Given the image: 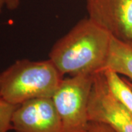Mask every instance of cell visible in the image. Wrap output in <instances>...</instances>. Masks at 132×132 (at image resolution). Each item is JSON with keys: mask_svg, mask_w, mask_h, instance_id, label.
<instances>
[{"mask_svg": "<svg viewBox=\"0 0 132 132\" xmlns=\"http://www.w3.org/2000/svg\"><path fill=\"white\" fill-rule=\"evenodd\" d=\"M5 6V1L4 0H0V14L2 11V9H3V7Z\"/></svg>", "mask_w": 132, "mask_h": 132, "instance_id": "obj_12", "label": "cell"}, {"mask_svg": "<svg viewBox=\"0 0 132 132\" xmlns=\"http://www.w3.org/2000/svg\"><path fill=\"white\" fill-rule=\"evenodd\" d=\"M88 119L107 124L115 132H132V114L112 94L103 71L94 76Z\"/></svg>", "mask_w": 132, "mask_h": 132, "instance_id": "obj_4", "label": "cell"}, {"mask_svg": "<svg viewBox=\"0 0 132 132\" xmlns=\"http://www.w3.org/2000/svg\"><path fill=\"white\" fill-rule=\"evenodd\" d=\"M126 81H127L128 84L129 85V86H130V87H131V89H132V82H131V81L130 80H128V79H126Z\"/></svg>", "mask_w": 132, "mask_h": 132, "instance_id": "obj_13", "label": "cell"}, {"mask_svg": "<svg viewBox=\"0 0 132 132\" xmlns=\"http://www.w3.org/2000/svg\"><path fill=\"white\" fill-rule=\"evenodd\" d=\"M110 69L132 81V46L112 36L107 60L103 69Z\"/></svg>", "mask_w": 132, "mask_h": 132, "instance_id": "obj_7", "label": "cell"}, {"mask_svg": "<svg viewBox=\"0 0 132 132\" xmlns=\"http://www.w3.org/2000/svg\"><path fill=\"white\" fill-rule=\"evenodd\" d=\"M112 35L88 17L80 20L49 52V60L62 76L92 74L103 71Z\"/></svg>", "mask_w": 132, "mask_h": 132, "instance_id": "obj_1", "label": "cell"}, {"mask_svg": "<svg viewBox=\"0 0 132 132\" xmlns=\"http://www.w3.org/2000/svg\"><path fill=\"white\" fill-rule=\"evenodd\" d=\"M63 78L49 59L19 60L0 73V97L15 106L52 98Z\"/></svg>", "mask_w": 132, "mask_h": 132, "instance_id": "obj_2", "label": "cell"}, {"mask_svg": "<svg viewBox=\"0 0 132 132\" xmlns=\"http://www.w3.org/2000/svg\"><path fill=\"white\" fill-rule=\"evenodd\" d=\"M5 5L7 8L10 10H14L19 7L21 0H4Z\"/></svg>", "mask_w": 132, "mask_h": 132, "instance_id": "obj_11", "label": "cell"}, {"mask_svg": "<svg viewBox=\"0 0 132 132\" xmlns=\"http://www.w3.org/2000/svg\"><path fill=\"white\" fill-rule=\"evenodd\" d=\"M85 132H115V131L107 124L90 121Z\"/></svg>", "mask_w": 132, "mask_h": 132, "instance_id": "obj_10", "label": "cell"}, {"mask_svg": "<svg viewBox=\"0 0 132 132\" xmlns=\"http://www.w3.org/2000/svg\"><path fill=\"white\" fill-rule=\"evenodd\" d=\"M16 106L0 97V132L13 130L12 118Z\"/></svg>", "mask_w": 132, "mask_h": 132, "instance_id": "obj_9", "label": "cell"}, {"mask_svg": "<svg viewBox=\"0 0 132 132\" xmlns=\"http://www.w3.org/2000/svg\"><path fill=\"white\" fill-rule=\"evenodd\" d=\"M88 18L132 46V0H86Z\"/></svg>", "mask_w": 132, "mask_h": 132, "instance_id": "obj_5", "label": "cell"}, {"mask_svg": "<svg viewBox=\"0 0 132 132\" xmlns=\"http://www.w3.org/2000/svg\"><path fill=\"white\" fill-rule=\"evenodd\" d=\"M102 71L112 94L132 114V89L126 79L110 69Z\"/></svg>", "mask_w": 132, "mask_h": 132, "instance_id": "obj_8", "label": "cell"}, {"mask_svg": "<svg viewBox=\"0 0 132 132\" xmlns=\"http://www.w3.org/2000/svg\"><path fill=\"white\" fill-rule=\"evenodd\" d=\"M12 126L15 132H63L61 118L52 98L32 99L18 105Z\"/></svg>", "mask_w": 132, "mask_h": 132, "instance_id": "obj_6", "label": "cell"}, {"mask_svg": "<svg viewBox=\"0 0 132 132\" xmlns=\"http://www.w3.org/2000/svg\"><path fill=\"white\" fill-rule=\"evenodd\" d=\"M94 76L81 74L63 78L52 97L62 120L63 132H85L87 129Z\"/></svg>", "mask_w": 132, "mask_h": 132, "instance_id": "obj_3", "label": "cell"}]
</instances>
